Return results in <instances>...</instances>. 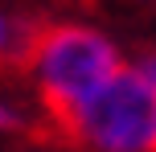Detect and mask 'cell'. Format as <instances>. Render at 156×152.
<instances>
[{"mask_svg":"<svg viewBox=\"0 0 156 152\" xmlns=\"http://www.w3.org/2000/svg\"><path fill=\"white\" fill-rule=\"evenodd\" d=\"M144 70H148V74H152V78H156V54L148 58V62H144Z\"/></svg>","mask_w":156,"mask_h":152,"instance_id":"obj_5","label":"cell"},{"mask_svg":"<svg viewBox=\"0 0 156 152\" xmlns=\"http://www.w3.org/2000/svg\"><path fill=\"white\" fill-rule=\"evenodd\" d=\"M41 152H49V148H41Z\"/></svg>","mask_w":156,"mask_h":152,"instance_id":"obj_6","label":"cell"},{"mask_svg":"<svg viewBox=\"0 0 156 152\" xmlns=\"http://www.w3.org/2000/svg\"><path fill=\"white\" fill-rule=\"evenodd\" d=\"M16 49H21V25H16L12 16L0 8V58L16 54Z\"/></svg>","mask_w":156,"mask_h":152,"instance_id":"obj_3","label":"cell"},{"mask_svg":"<svg viewBox=\"0 0 156 152\" xmlns=\"http://www.w3.org/2000/svg\"><path fill=\"white\" fill-rule=\"evenodd\" d=\"M33 82L41 99L54 107L62 119H70L74 107H82L111 74L119 70V49L86 25H58L33 41Z\"/></svg>","mask_w":156,"mask_h":152,"instance_id":"obj_2","label":"cell"},{"mask_svg":"<svg viewBox=\"0 0 156 152\" xmlns=\"http://www.w3.org/2000/svg\"><path fill=\"white\" fill-rule=\"evenodd\" d=\"M70 128L90 152H156V78L144 66H119L70 111Z\"/></svg>","mask_w":156,"mask_h":152,"instance_id":"obj_1","label":"cell"},{"mask_svg":"<svg viewBox=\"0 0 156 152\" xmlns=\"http://www.w3.org/2000/svg\"><path fill=\"white\" fill-rule=\"evenodd\" d=\"M25 128V115L16 111L12 103H4V99H0V132H21Z\"/></svg>","mask_w":156,"mask_h":152,"instance_id":"obj_4","label":"cell"}]
</instances>
